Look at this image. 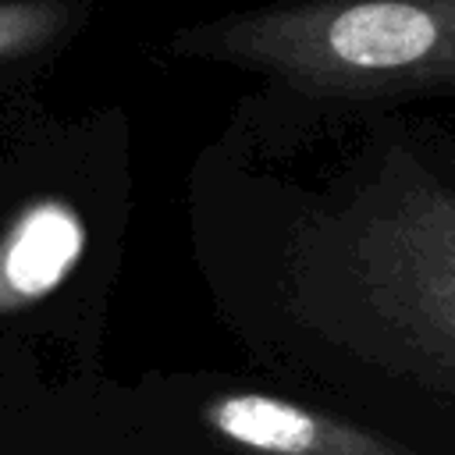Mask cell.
<instances>
[{"label": "cell", "instance_id": "cell-1", "mask_svg": "<svg viewBox=\"0 0 455 455\" xmlns=\"http://www.w3.org/2000/svg\"><path fill=\"white\" fill-rule=\"evenodd\" d=\"M192 231L252 341L455 402V103L313 128L228 114Z\"/></svg>", "mask_w": 455, "mask_h": 455}, {"label": "cell", "instance_id": "cell-2", "mask_svg": "<svg viewBox=\"0 0 455 455\" xmlns=\"http://www.w3.org/2000/svg\"><path fill=\"white\" fill-rule=\"evenodd\" d=\"M174 53L242 71L231 114L256 128L455 103V0H252L185 25Z\"/></svg>", "mask_w": 455, "mask_h": 455}, {"label": "cell", "instance_id": "cell-3", "mask_svg": "<svg viewBox=\"0 0 455 455\" xmlns=\"http://www.w3.org/2000/svg\"><path fill=\"white\" fill-rule=\"evenodd\" d=\"M199 416L242 455H412L380 430L263 387H220Z\"/></svg>", "mask_w": 455, "mask_h": 455}, {"label": "cell", "instance_id": "cell-4", "mask_svg": "<svg viewBox=\"0 0 455 455\" xmlns=\"http://www.w3.org/2000/svg\"><path fill=\"white\" fill-rule=\"evenodd\" d=\"M85 245L82 217L64 203L36 206L4 249V284L18 299H36L64 281Z\"/></svg>", "mask_w": 455, "mask_h": 455}]
</instances>
